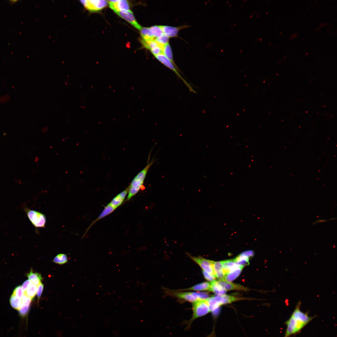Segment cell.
<instances>
[{
	"label": "cell",
	"instance_id": "1",
	"mask_svg": "<svg viewBox=\"0 0 337 337\" xmlns=\"http://www.w3.org/2000/svg\"><path fill=\"white\" fill-rule=\"evenodd\" d=\"M192 309L193 315L189 322V325L194 320L210 312L207 299L199 300L193 303Z\"/></svg>",
	"mask_w": 337,
	"mask_h": 337
},
{
	"label": "cell",
	"instance_id": "2",
	"mask_svg": "<svg viewBox=\"0 0 337 337\" xmlns=\"http://www.w3.org/2000/svg\"><path fill=\"white\" fill-rule=\"evenodd\" d=\"M27 217L32 225L36 228H45L46 218L43 213L27 208H25Z\"/></svg>",
	"mask_w": 337,
	"mask_h": 337
},
{
	"label": "cell",
	"instance_id": "3",
	"mask_svg": "<svg viewBox=\"0 0 337 337\" xmlns=\"http://www.w3.org/2000/svg\"><path fill=\"white\" fill-rule=\"evenodd\" d=\"M155 161L153 159L148 163L146 166L140 171L133 179L129 188H137L140 189L142 187L148 171Z\"/></svg>",
	"mask_w": 337,
	"mask_h": 337
},
{
	"label": "cell",
	"instance_id": "4",
	"mask_svg": "<svg viewBox=\"0 0 337 337\" xmlns=\"http://www.w3.org/2000/svg\"><path fill=\"white\" fill-rule=\"evenodd\" d=\"M80 2L86 9L90 12H95L105 7L107 1L103 0H80Z\"/></svg>",
	"mask_w": 337,
	"mask_h": 337
},
{
	"label": "cell",
	"instance_id": "5",
	"mask_svg": "<svg viewBox=\"0 0 337 337\" xmlns=\"http://www.w3.org/2000/svg\"><path fill=\"white\" fill-rule=\"evenodd\" d=\"M287 328L285 337H289L297 333L305 326L303 324L296 320L292 316L286 322Z\"/></svg>",
	"mask_w": 337,
	"mask_h": 337
},
{
	"label": "cell",
	"instance_id": "6",
	"mask_svg": "<svg viewBox=\"0 0 337 337\" xmlns=\"http://www.w3.org/2000/svg\"><path fill=\"white\" fill-rule=\"evenodd\" d=\"M300 302H299L291 315L297 321L304 325H306L313 318V317L309 316L306 313L300 310Z\"/></svg>",
	"mask_w": 337,
	"mask_h": 337
},
{
	"label": "cell",
	"instance_id": "7",
	"mask_svg": "<svg viewBox=\"0 0 337 337\" xmlns=\"http://www.w3.org/2000/svg\"><path fill=\"white\" fill-rule=\"evenodd\" d=\"M191 258L201 267L203 271L215 277L213 268L212 261L201 257L191 256Z\"/></svg>",
	"mask_w": 337,
	"mask_h": 337
},
{
	"label": "cell",
	"instance_id": "8",
	"mask_svg": "<svg viewBox=\"0 0 337 337\" xmlns=\"http://www.w3.org/2000/svg\"><path fill=\"white\" fill-rule=\"evenodd\" d=\"M115 12L138 30H140L142 28L136 21L132 12L130 10L118 11Z\"/></svg>",
	"mask_w": 337,
	"mask_h": 337
},
{
	"label": "cell",
	"instance_id": "9",
	"mask_svg": "<svg viewBox=\"0 0 337 337\" xmlns=\"http://www.w3.org/2000/svg\"><path fill=\"white\" fill-rule=\"evenodd\" d=\"M110 7L115 12L129 10V7L126 0H109Z\"/></svg>",
	"mask_w": 337,
	"mask_h": 337
},
{
	"label": "cell",
	"instance_id": "10",
	"mask_svg": "<svg viewBox=\"0 0 337 337\" xmlns=\"http://www.w3.org/2000/svg\"><path fill=\"white\" fill-rule=\"evenodd\" d=\"M164 34L168 37H174L177 36L179 30L187 26L174 27L168 26H160Z\"/></svg>",
	"mask_w": 337,
	"mask_h": 337
},
{
	"label": "cell",
	"instance_id": "11",
	"mask_svg": "<svg viewBox=\"0 0 337 337\" xmlns=\"http://www.w3.org/2000/svg\"><path fill=\"white\" fill-rule=\"evenodd\" d=\"M218 284L226 290H238L246 291L247 290V288L240 285L236 284L227 281L223 279L219 280L217 281Z\"/></svg>",
	"mask_w": 337,
	"mask_h": 337
},
{
	"label": "cell",
	"instance_id": "12",
	"mask_svg": "<svg viewBox=\"0 0 337 337\" xmlns=\"http://www.w3.org/2000/svg\"><path fill=\"white\" fill-rule=\"evenodd\" d=\"M213 297L220 306L222 305L230 303L232 302L242 299V298L235 297L225 294L221 295H217Z\"/></svg>",
	"mask_w": 337,
	"mask_h": 337
},
{
	"label": "cell",
	"instance_id": "13",
	"mask_svg": "<svg viewBox=\"0 0 337 337\" xmlns=\"http://www.w3.org/2000/svg\"><path fill=\"white\" fill-rule=\"evenodd\" d=\"M222 269L224 276L242 266L237 265L233 260H228L221 261Z\"/></svg>",
	"mask_w": 337,
	"mask_h": 337
},
{
	"label": "cell",
	"instance_id": "14",
	"mask_svg": "<svg viewBox=\"0 0 337 337\" xmlns=\"http://www.w3.org/2000/svg\"><path fill=\"white\" fill-rule=\"evenodd\" d=\"M172 294L176 297L193 303L199 300L194 296L193 292H173Z\"/></svg>",
	"mask_w": 337,
	"mask_h": 337
},
{
	"label": "cell",
	"instance_id": "15",
	"mask_svg": "<svg viewBox=\"0 0 337 337\" xmlns=\"http://www.w3.org/2000/svg\"><path fill=\"white\" fill-rule=\"evenodd\" d=\"M213 268L215 276L219 280L223 279L224 274L223 272L221 261H212Z\"/></svg>",
	"mask_w": 337,
	"mask_h": 337
},
{
	"label": "cell",
	"instance_id": "16",
	"mask_svg": "<svg viewBox=\"0 0 337 337\" xmlns=\"http://www.w3.org/2000/svg\"><path fill=\"white\" fill-rule=\"evenodd\" d=\"M116 209V208L111 205L109 203L105 207L104 209L102 211V212L99 215L98 217L94 222H92V224L90 225V227H89L87 230L85 234H86V233L88 231L89 229L90 228L91 226L94 223H95V222H96L98 220H100L102 218H103V217L110 214L113 212Z\"/></svg>",
	"mask_w": 337,
	"mask_h": 337
},
{
	"label": "cell",
	"instance_id": "17",
	"mask_svg": "<svg viewBox=\"0 0 337 337\" xmlns=\"http://www.w3.org/2000/svg\"><path fill=\"white\" fill-rule=\"evenodd\" d=\"M209 291L214 292L217 295H221L226 293V290L218 283L217 281L214 280L210 283Z\"/></svg>",
	"mask_w": 337,
	"mask_h": 337
},
{
	"label": "cell",
	"instance_id": "18",
	"mask_svg": "<svg viewBox=\"0 0 337 337\" xmlns=\"http://www.w3.org/2000/svg\"><path fill=\"white\" fill-rule=\"evenodd\" d=\"M27 276L29 280L37 286H38L41 283V281L42 279L41 275L39 273L33 272L31 269L29 272L27 274Z\"/></svg>",
	"mask_w": 337,
	"mask_h": 337
},
{
	"label": "cell",
	"instance_id": "19",
	"mask_svg": "<svg viewBox=\"0 0 337 337\" xmlns=\"http://www.w3.org/2000/svg\"><path fill=\"white\" fill-rule=\"evenodd\" d=\"M243 267L244 266H242L234 271L225 275L223 279L228 282L232 281L239 276Z\"/></svg>",
	"mask_w": 337,
	"mask_h": 337
},
{
	"label": "cell",
	"instance_id": "20",
	"mask_svg": "<svg viewBox=\"0 0 337 337\" xmlns=\"http://www.w3.org/2000/svg\"><path fill=\"white\" fill-rule=\"evenodd\" d=\"M249 259L243 252L233 259V260L237 265L244 267L249 265Z\"/></svg>",
	"mask_w": 337,
	"mask_h": 337
},
{
	"label": "cell",
	"instance_id": "21",
	"mask_svg": "<svg viewBox=\"0 0 337 337\" xmlns=\"http://www.w3.org/2000/svg\"><path fill=\"white\" fill-rule=\"evenodd\" d=\"M210 286V283L207 282H203L195 285L190 288L183 290H193L197 291L209 290Z\"/></svg>",
	"mask_w": 337,
	"mask_h": 337
},
{
	"label": "cell",
	"instance_id": "22",
	"mask_svg": "<svg viewBox=\"0 0 337 337\" xmlns=\"http://www.w3.org/2000/svg\"><path fill=\"white\" fill-rule=\"evenodd\" d=\"M37 291V286L30 282L27 288L23 292L24 294L28 296L32 300L35 297Z\"/></svg>",
	"mask_w": 337,
	"mask_h": 337
},
{
	"label": "cell",
	"instance_id": "23",
	"mask_svg": "<svg viewBox=\"0 0 337 337\" xmlns=\"http://www.w3.org/2000/svg\"><path fill=\"white\" fill-rule=\"evenodd\" d=\"M140 31L142 40L147 41L155 39L151 33L149 27L142 28Z\"/></svg>",
	"mask_w": 337,
	"mask_h": 337
},
{
	"label": "cell",
	"instance_id": "24",
	"mask_svg": "<svg viewBox=\"0 0 337 337\" xmlns=\"http://www.w3.org/2000/svg\"><path fill=\"white\" fill-rule=\"evenodd\" d=\"M163 54L174 65L177 66L174 61L172 49L169 43L164 46Z\"/></svg>",
	"mask_w": 337,
	"mask_h": 337
},
{
	"label": "cell",
	"instance_id": "25",
	"mask_svg": "<svg viewBox=\"0 0 337 337\" xmlns=\"http://www.w3.org/2000/svg\"><path fill=\"white\" fill-rule=\"evenodd\" d=\"M10 303L12 308L18 311L22 305L21 299H19L12 294L10 299Z\"/></svg>",
	"mask_w": 337,
	"mask_h": 337
},
{
	"label": "cell",
	"instance_id": "26",
	"mask_svg": "<svg viewBox=\"0 0 337 337\" xmlns=\"http://www.w3.org/2000/svg\"><path fill=\"white\" fill-rule=\"evenodd\" d=\"M149 28L151 33L155 39L160 37L164 34L160 26L155 25Z\"/></svg>",
	"mask_w": 337,
	"mask_h": 337
},
{
	"label": "cell",
	"instance_id": "27",
	"mask_svg": "<svg viewBox=\"0 0 337 337\" xmlns=\"http://www.w3.org/2000/svg\"><path fill=\"white\" fill-rule=\"evenodd\" d=\"M67 261V256L64 254H60L57 255L53 260V261L54 263L60 265L64 264Z\"/></svg>",
	"mask_w": 337,
	"mask_h": 337
},
{
	"label": "cell",
	"instance_id": "28",
	"mask_svg": "<svg viewBox=\"0 0 337 337\" xmlns=\"http://www.w3.org/2000/svg\"><path fill=\"white\" fill-rule=\"evenodd\" d=\"M124 201V200L118 194L112 199L109 204L116 208L122 204Z\"/></svg>",
	"mask_w": 337,
	"mask_h": 337
},
{
	"label": "cell",
	"instance_id": "29",
	"mask_svg": "<svg viewBox=\"0 0 337 337\" xmlns=\"http://www.w3.org/2000/svg\"><path fill=\"white\" fill-rule=\"evenodd\" d=\"M169 38L163 34L160 37L155 39V40L159 44L164 46L168 43Z\"/></svg>",
	"mask_w": 337,
	"mask_h": 337
},
{
	"label": "cell",
	"instance_id": "30",
	"mask_svg": "<svg viewBox=\"0 0 337 337\" xmlns=\"http://www.w3.org/2000/svg\"><path fill=\"white\" fill-rule=\"evenodd\" d=\"M23 292L22 286H19L14 289L12 294L17 298L21 299L23 296Z\"/></svg>",
	"mask_w": 337,
	"mask_h": 337
},
{
	"label": "cell",
	"instance_id": "31",
	"mask_svg": "<svg viewBox=\"0 0 337 337\" xmlns=\"http://www.w3.org/2000/svg\"><path fill=\"white\" fill-rule=\"evenodd\" d=\"M32 300L30 298L26 295H23L21 298L22 305L21 308L23 306H30Z\"/></svg>",
	"mask_w": 337,
	"mask_h": 337
},
{
	"label": "cell",
	"instance_id": "32",
	"mask_svg": "<svg viewBox=\"0 0 337 337\" xmlns=\"http://www.w3.org/2000/svg\"><path fill=\"white\" fill-rule=\"evenodd\" d=\"M203 273L204 278L207 280L211 282H212L215 280L216 277L215 276L206 272L203 270Z\"/></svg>",
	"mask_w": 337,
	"mask_h": 337
},
{
	"label": "cell",
	"instance_id": "33",
	"mask_svg": "<svg viewBox=\"0 0 337 337\" xmlns=\"http://www.w3.org/2000/svg\"><path fill=\"white\" fill-rule=\"evenodd\" d=\"M44 288L43 285L41 283L38 286L37 289V294L38 300L39 301L42 295Z\"/></svg>",
	"mask_w": 337,
	"mask_h": 337
},
{
	"label": "cell",
	"instance_id": "34",
	"mask_svg": "<svg viewBox=\"0 0 337 337\" xmlns=\"http://www.w3.org/2000/svg\"><path fill=\"white\" fill-rule=\"evenodd\" d=\"M31 282L29 280H27L25 281L22 286L23 292L25 291Z\"/></svg>",
	"mask_w": 337,
	"mask_h": 337
}]
</instances>
